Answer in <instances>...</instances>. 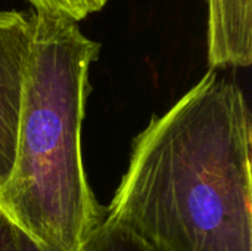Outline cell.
I'll list each match as a JSON object with an SVG mask.
<instances>
[{
    "instance_id": "277c9868",
    "label": "cell",
    "mask_w": 252,
    "mask_h": 251,
    "mask_svg": "<svg viewBox=\"0 0 252 251\" xmlns=\"http://www.w3.org/2000/svg\"><path fill=\"white\" fill-rule=\"evenodd\" d=\"M210 70L252 64V0H207Z\"/></svg>"
},
{
    "instance_id": "7a4b0ae2",
    "label": "cell",
    "mask_w": 252,
    "mask_h": 251,
    "mask_svg": "<svg viewBox=\"0 0 252 251\" xmlns=\"http://www.w3.org/2000/svg\"><path fill=\"white\" fill-rule=\"evenodd\" d=\"M100 43L78 22L34 12L10 176L0 204L53 251H81L103 219L87 180L81 126Z\"/></svg>"
},
{
    "instance_id": "3957f363",
    "label": "cell",
    "mask_w": 252,
    "mask_h": 251,
    "mask_svg": "<svg viewBox=\"0 0 252 251\" xmlns=\"http://www.w3.org/2000/svg\"><path fill=\"white\" fill-rule=\"evenodd\" d=\"M32 19L34 10H0V189L15 160Z\"/></svg>"
},
{
    "instance_id": "9c48e42d",
    "label": "cell",
    "mask_w": 252,
    "mask_h": 251,
    "mask_svg": "<svg viewBox=\"0 0 252 251\" xmlns=\"http://www.w3.org/2000/svg\"><path fill=\"white\" fill-rule=\"evenodd\" d=\"M1 210H3V209H1V204H0V212H1Z\"/></svg>"
},
{
    "instance_id": "5b68a950",
    "label": "cell",
    "mask_w": 252,
    "mask_h": 251,
    "mask_svg": "<svg viewBox=\"0 0 252 251\" xmlns=\"http://www.w3.org/2000/svg\"><path fill=\"white\" fill-rule=\"evenodd\" d=\"M81 251H165L134 232L102 219Z\"/></svg>"
},
{
    "instance_id": "6da1fadb",
    "label": "cell",
    "mask_w": 252,
    "mask_h": 251,
    "mask_svg": "<svg viewBox=\"0 0 252 251\" xmlns=\"http://www.w3.org/2000/svg\"><path fill=\"white\" fill-rule=\"evenodd\" d=\"M252 121L210 70L134 139L103 220L165 251H252Z\"/></svg>"
},
{
    "instance_id": "52a82bcc",
    "label": "cell",
    "mask_w": 252,
    "mask_h": 251,
    "mask_svg": "<svg viewBox=\"0 0 252 251\" xmlns=\"http://www.w3.org/2000/svg\"><path fill=\"white\" fill-rule=\"evenodd\" d=\"M0 251H18L15 223L3 210L0 212Z\"/></svg>"
},
{
    "instance_id": "ba28073f",
    "label": "cell",
    "mask_w": 252,
    "mask_h": 251,
    "mask_svg": "<svg viewBox=\"0 0 252 251\" xmlns=\"http://www.w3.org/2000/svg\"><path fill=\"white\" fill-rule=\"evenodd\" d=\"M15 234H16L18 251H53L52 249L43 246L41 243L35 241L32 237H30L25 231H22L16 225H15Z\"/></svg>"
},
{
    "instance_id": "8992f818",
    "label": "cell",
    "mask_w": 252,
    "mask_h": 251,
    "mask_svg": "<svg viewBox=\"0 0 252 251\" xmlns=\"http://www.w3.org/2000/svg\"><path fill=\"white\" fill-rule=\"evenodd\" d=\"M34 12L69 18L75 22L100 12L109 0H25Z\"/></svg>"
}]
</instances>
